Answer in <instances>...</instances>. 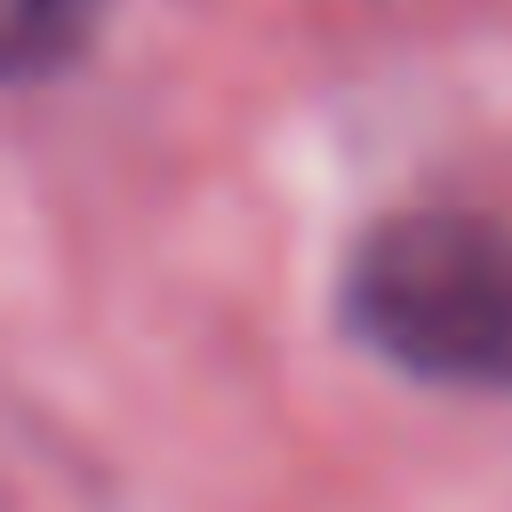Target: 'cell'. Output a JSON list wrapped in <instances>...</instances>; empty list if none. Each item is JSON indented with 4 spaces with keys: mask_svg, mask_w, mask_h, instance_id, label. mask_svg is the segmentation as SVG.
I'll return each instance as SVG.
<instances>
[{
    "mask_svg": "<svg viewBox=\"0 0 512 512\" xmlns=\"http://www.w3.org/2000/svg\"><path fill=\"white\" fill-rule=\"evenodd\" d=\"M336 320L384 368L456 392H512V216L400 208L336 272Z\"/></svg>",
    "mask_w": 512,
    "mask_h": 512,
    "instance_id": "1",
    "label": "cell"
},
{
    "mask_svg": "<svg viewBox=\"0 0 512 512\" xmlns=\"http://www.w3.org/2000/svg\"><path fill=\"white\" fill-rule=\"evenodd\" d=\"M96 24H104V0H8L0 8V56L16 80H48V72L80 64Z\"/></svg>",
    "mask_w": 512,
    "mask_h": 512,
    "instance_id": "2",
    "label": "cell"
}]
</instances>
